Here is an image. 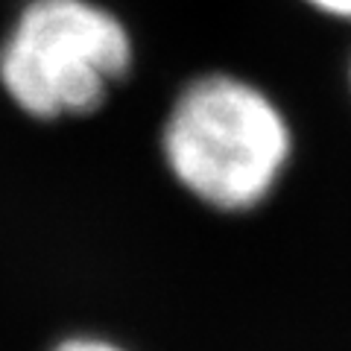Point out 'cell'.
I'll return each mask as SVG.
<instances>
[{"instance_id": "obj_1", "label": "cell", "mask_w": 351, "mask_h": 351, "mask_svg": "<svg viewBox=\"0 0 351 351\" xmlns=\"http://www.w3.org/2000/svg\"><path fill=\"white\" fill-rule=\"evenodd\" d=\"M161 149L176 182L199 202L217 211H249L281 179L293 135L261 88L208 73L173 103Z\"/></svg>"}, {"instance_id": "obj_2", "label": "cell", "mask_w": 351, "mask_h": 351, "mask_svg": "<svg viewBox=\"0 0 351 351\" xmlns=\"http://www.w3.org/2000/svg\"><path fill=\"white\" fill-rule=\"evenodd\" d=\"M132 68V38L91 0H32L0 47V82L38 120L91 114Z\"/></svg>"}, {"instance_id": "obj_3", "label": "cell", "mask_w": 351, "mask_h": 351, "mask_svg": "<svg viewBox=\"0 0 351 351\" xmlns=\"http://www.w3.org/2000/svg\"><path fill=\"white\" fill-rule=\"evenodd\" d=\"M313 9H319L325 15H334V18H346L351 21V0H307Z\"/></svg>"}, {"instance_id": "obj_4", "label": "cell", "mask_w": 351, "mask_h": 351, "mask_svg": "<svg viewBox=\"0 0 351 351\" xmlns=\"http://www.w3.org/2000/svg\"><path fill=\"white\" fill-rule=\"evenodd\" d=\"M56 351H123V348L103 343V339H68V343H62Z\"/></svg>"}]
</instances>
